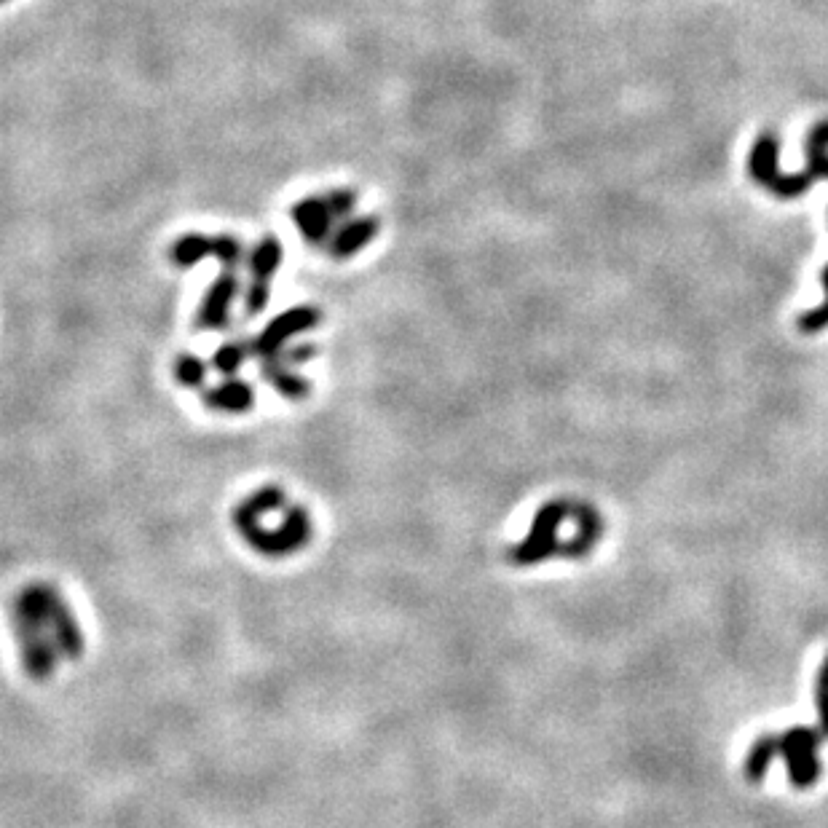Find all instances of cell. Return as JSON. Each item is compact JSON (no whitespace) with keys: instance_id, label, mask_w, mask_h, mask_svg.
Listing matches in <instances>:
<instances>
[{"instance_id":"6da1fadb","label":"cell","mask_w":828,"mask_h":828,"mask_svg":"<svg viewBox=\"0 0 828 828\" xmlns=\"http://www.w3.org/2000/svg\"><path fill=\"white\" fill-rule=\"evenodd\" d=\"M778 137L772 132H764L751 148V156H748V175L756 180L759 185H764L767 191L780 196V199H796V196H804L810 191L812 177L807 172H799V175H783L778 169Z\"/></svg>"},{"instance_id":"7a4b0ae2","label":"cell","mask_w":828,"mask_h":828,"mask_svg":"<svg viewBox=\"0 0 828 828\" xmlns=\"http://www.w3.org/2000/svg\"><path fill=\"white\" fill-rule=\"evenodd\" d=\"M204 258H215L223 268H234L244 260V244L231 234L204 236V234H183L169 247V260L177 268H191Z\"/></svg>"},{"instance_id":"3957f363","label":"cell","mask_w":828,"mask_h":828,"mask_svg":"<svg viewBox=\"0 0 828 828\" xmlns=\"http://www.w3.org/2000/svg\"><path fill=\"white\" fill-rule=\"evenodd\" d=\"M820 735L812 727H794L780 735V756L786 759L788 780L794 788H810L820 778Z\"/></svg>"},{"instance_id":"277c9868","label":"cell","mask_w":828,"mask_h":828,"mask_svg":"<svg viewBox=\"0 0 828 828\" xmlns=\"http://www.w3.org/2000/svg\"><path fill=\"white\" fill-rule=\"evenodd\" d=\"M319 311L311 309V306H298V309H290L285 314H279L274 322H268V327L263 333L255 338V354L258 357H266L271 360L282 346L287 343V338H293L298 333H306L311 327L319 325Z\"/></svg>"},{"instance_id":"5b68a950","label":"cell","mask_w":828,"mask_h":828,"mask_svg":"<svg viewBox=\"0 0 828 828\" xmlns=\"http://www.w3.org/2000/svg\"><path fill=\"white\" fill-rule=\"evenodd\" d=\"M236 293H239V276L234 268H223V274L212 282L201 301L196 325L204 330H223L231 322V303L236 301Z\"/></svg>"},{"instance_id":"8992f818","label":"cell","mask_w":828,"mask_h":828,"mask_svg":"<svg viewBox=\"0 0 828 828\" xmlns=\"http://www.w3.org/2000/svg\"><path fill=\"white\" fill-rule=\"evenodd\" d=\"M290 218H293L295 228L301 231V236L309 244L330 242L335 215L330 210V204L325 201V196H309V199L295 201L293 207H290Z\"/></svg>"},{"instance_id":"52a82bcc","label":"cell","mask_w":828,"mask_h":828,"mask_svg":"<svg viewBox=\"0 0 828 828\" xmlns=\"http://www.w3.org/2000/svg\"><path fill=\"white\" fill-rule=\"evenodd\" d=\"M381 231V223L373 215H365V218H354L346 220L333 236H330V255L335 260H349L354 258L357 252L365 250L373 239Z\"/></svg>"},{"instance_id":"ba28073f","label":"cell","mask_w":828,"mask_h":828,"mask_svg":"<svg viewBox=\"0 0 828 828\" xmlns=\"http://www.w3.org/2000/svg\"><path fill=\"white\" fill-rule=\"evenodd\" d=\"M569 515V504H547L539 518L534 520V534L523 544L520 550V561H539L544 555H550L555 550V539H552V531L558 528L563 518Z\"/></svg>"},{"instance_id":"9c48e42d","label":"cell","mask_w":828,"mask_h":828,"mask_svg":"<svg viewBox=\"0 0 828 828\" xmlns=\"http://www.w3.org/2000/svg\"><path fill=\"white\" fill-rule=\"evenodd\" d=\"M285 260V247L276 236H263L252 252L247 255V266H250V282L255 285H271V279L282 266Z\"/></svg>"},{"instance_id":"30bf717a","label":"cell","mask_w":828,"mask_h":828,"mask_svg":"<svg viewBox=\"0 0 828 828\" xmlns=\"http://www.w3.org/2000/svg\"><path fill=\"white\" fill-rule=\"evenodd\" d=\"M780 753V737L775 735H764L759 737L756 743L751 745V751L745 756V778L751 783H759L764 780L767 770H770L772 759Z\"/></svg>"},{"instance_id":"8fae6325","label":"cell","mask_w":828,"mask_h":828,"mask_svg":"<svg viewBox=\"0 0 828 828\" xmlns=\"http://www.w3.org/2000/svg\"><path fill=\"white\" fill-rule=\"evenodd\" d=\"M807 175L828 177V121H820L807 134Z\"/></svg>"},{"instance_id":"7c38bea8","label":"cell","mask_w":828,"mask_h":828,"mask_svg":"<svg viewBox=\"0 0 828 828\" xmlns=\"http://www.w3.org/2000/svg\"><path fill=\"white\" fill-rule=\"evenodd\" d=\"M210 402L215 408L223 410H244L250 408L252 392L250 386L242 384V381H226V384L218 386V389L210 394Z\"/></svg>"},{"instance_id":"4fadbf2b","label":"cell","mask_w":828,"mask_h":828,"mask_svg":"<svg viewBox=\"0 0 828 828\" xmlns=\"http://www.w3.org/2000/svg\"><path fill=\"white\" fill-rule=\"evenodd\" d=\"M266 378L276 386V389H279V392L290 394V397H298V394L309 392V386H306V381H303V378L293 376V373H287V370H282L279 365H276V368H271V365H268Z\"/></svg>"},{"instance_id":"5bb4252c","label":"cell","mask_w":828,"mask_h":828,"mask_svg":"<svg viewBox=\"0 0 828 828\" xmlns=\"http://www.w3.org/2000/svg\"><path fill=\"white\" fill-rule=\"evenodd\" d=\"M823 287H826V303L820 306V309H812V311H804L802 317H799V330L802 333H820L823 327H828V266L823 268Z\"/></svg>"},{"instance_id":"9a60e30c","label":"cell","mask_w":828,"mask_h":828,"mask_svg":"<svg viewBox=\"0 0 828 828\" xmlns=\"http://www.w3.org/2000/svg\"><path fill=\"white\" fill-rule=\"evenodd\" d=\"M204 373H207V368H204V362H201L199 357L183 354V357L175 362V376L180 378V384L185 386H199L201 381H204Z\"/></svg>"},{"instance_id":"2e32d148","label":"cell","mask_w":828,"mask_h":828,"mask_svg":"<svg viewBox=\"0 0 828 828\" xmlns=\"http://www.w3.org/2000/svg\"><path fill=\"white\" fill-rule=\"evenodd\" d=\"M325 201L330 204L335 220H343L349 218L354 207H357V193L352 188H333V191L325 193Z\"/></svg>"},{"instance_id":"e0dca14e","label":"cell","mask_w":828,"mask_h":828,"mask_svg":"<svg viewBox=\"0 0 828 828\" xmlns=\"http://www.w3.org/2000/svg\"><path fill=\"white\" fill-rule=\"evenodd\" d=\"M815 703H818L820 713V732L828 735V657L823 660L818 670V681H815Z\"/></svg>"},{"instance_id":"ac0fdd59","label":"cell","mask_w":828,"mask_h":828,"mask_svg":"<svg viewBox=\"0 0 828 828\" xmlns=\"http://www.w3.org/2000/svg\"><path fill=\"white\" fill-rule=\"evenodd\" d=\"M215 368L223 373H234L244 362V346L242 343H223L218 352H215Z\"/></svg>"}]
</instances>
